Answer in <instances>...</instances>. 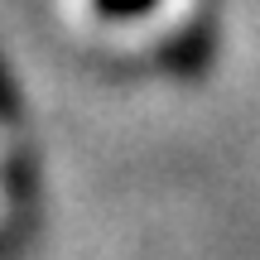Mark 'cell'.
<instances>
[{
    "label": "cell",
    "instance_id": "3957f363",
    "mask_svg": "<svg viewBox=\"0 0 260 260\" xmlns=\"http://www.w3.org/2000/svg\"><path fill=\"white\" fill-rule=\"evenodd\" d=\"M159 0H92V10L102 19H140V15H149Z\"/></svg>",
    "mask_w": 260,
    "mask_h": 260
},
{
    "label": "cell",
    "instance_id": "7a4b0ae2",
    "mask_svg": "<svg viewBox=\"0 0 260 260\" xmlns=\"http://www.w3.org/2000/svg\"><path fill=\"white\" fill-rule=\"evenodd\" d=\"M212 53H217V39H212V24L207 19H188V24H178L174 34L159 44V68L174 77H203L207 68H212Z\"/></svg>",
    "mask_w": 260,
    "mask_h": 260
},
{
    "label": "cell",
    "instance_id": "6da1fadb",
    "mask_svg": "<svg viewBox=\"0 0 260 260\" xmlns=\"http://www.w3.org/2000/svg\"><path fill=\"white\" fill-rule=\"evenodd\" d=\"M34 207H39V169H34V154L15 145L5 154V255L10 260L19 255L29 226H34Z\"/></svg>",
    "mask_w": 260,
    "mask_h": 260
}]
</instances>
